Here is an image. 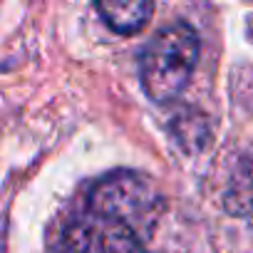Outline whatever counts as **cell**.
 Listing matches in <instances>:
<instances>
[{
    "mask_svg": "<svg viewBox=\"0 0 253 253\" xmlns=\"http://www.w3.org/2000/svg\"><path fill=\"white\" fill-rule=\"evenodd\" d=\"M97 10L114 33L137 35L154 13V0H97Z\"/></svg>",
    "mask_w": 253,
    "mask_h": 253,
    "instance_id": "obj_3",
    "label": "cell"
},
{
    "mask_svg": "<svg viewBox=\"0 0 253 253\" xmlns=\"http://www.w3.org/2000/svg\"><path fill=\"white\" fill-rule=\"evenodd\" d=\"M99 221V218H97ZM99 231H97V243H94V253H147L142 246V238L122 223H109V221H99Z\"/></svg>",
    "mask_w": 253,
    "mask_h": 253,
    "instance_id": "obj_4",
    "label": "cell"
},
{
    "mask_svg": "<svg viewBox=\"0 0 253 253\" xmlns=\"http://www.w3.org/2000/svg\"><path fill=\"white\" fill-rule=\"evenodd\" d=\"M226 209L231 213H251L253 211V169H243L233 176L231 189L226 194Z\"/></svg>",
    "mask_w": 253,
    "mask_h": 253,
    "instance_id": "obj_5",
    "label": "cell"
},
{
    "mask_svg": "<svg viewBox=\"0 0 253 253\" xmlns=\"http://www.w3.org/2000/svg\"><path fill=\"white\" fill-rule=\"evenodd\" d=\"M162 196L154 184L137 171H114L99 179L89 194V213L99 221L122 223L139 238L159 218Z\"/></svg>",
    "mask_w": 253,
    "mask_h": 253,
    "instance_id": "obj_2",
    "label": "cell"
},
{
    "mask_svg": "<svg viewBox=\"0 0 253 253\" xmlns=\"http://www.w3.org/2000/svg\"><path fill=\"white\" fill-rule=\"evenodd\" d=\"M199 35L186 23L159 30L142 55V87L157 104L174 102L189 84L199 62Z\"/></svg>",
    "mask_w": 253,
    "mask_h": 253,
    "instance_id": "obj_1",
    "label": "cell"
}]
</instances>
